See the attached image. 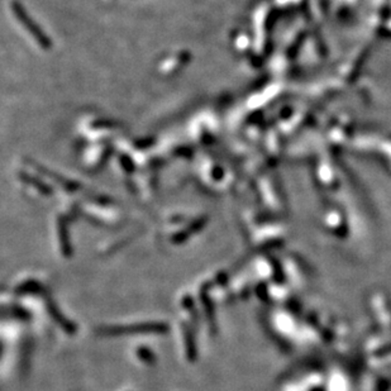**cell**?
Here are the masks:
<instances>
[{"label":"cell","mask_w":391,"mask_h":391,"mask_svg":"<svg viewBox=\"0 0 391 391\" xmlns=\"http://www.w3.org/2000/svg\"><path fill=\"white\" fill-rule=\"evenodd\" d=\"M176 342L181 354V358L186 364L195 362L198 357V346H196V333L199 332L193 324L178 318L176 323Z\"/></svg>","instance_id":"3957f363"},{"label":"cell","mask_w":391,"mask_h":391,"mask_svg":"<svg viewBox=\"0 0 391 391\" xmlns=\"http://www.w3.org/2000/svg\"><path fill=\"white\" fill-rule=\"evenodd\" d=\"M27 319L10 315L2 322V374L3 379H14L27 370L29 358V332Z\"/></svg>","instance_id":"6da1fadb"},{"label":"cell","mask_w":391,"mask_h":391,"mask_svg":"<svg viewBox=\"0 0 391 391\" xmlns=\"http://www.w3.org/2000/svg\"><path fill=\"white\" fill-rule=\"evenodd\" d=\"M131 356L132 361L136 362L141 367H152L157 361L156 353H155L154 349L144 346V344L133 347L131 351Z\"/></svg>","instance_id":"277c9868"},{"label":"cell","mask_w":391,"mask_h":391,"mask_svg":"<svg viewBox=\"0 0 391 391\" xmlns=\"http://www.w3.org/2000/svg\"><path fill=\"white\" fill-rule=\"evenodd\" d=\"M170 332V325L164 320H137L124 324H103L95 329L100 338H119L134 336H164Z\"/></svg>","instance_id":"7a4b0ae2"},{"label":"cell","mask_w":391,"mask_h":391,"mask_svg":"<svg viewBox=\"0 0 391 391\" xmlns=\"http://www.w3.org/2000/svg\"><path fill=\"white\" fill-rule=\"evenodd\" d=\"M122 391H133L132 389H123Z\"/></svg>","instance_id":"5b68a950"}]
</instances>
